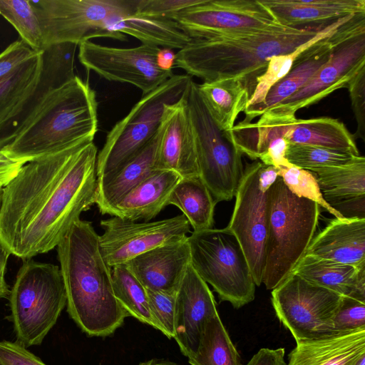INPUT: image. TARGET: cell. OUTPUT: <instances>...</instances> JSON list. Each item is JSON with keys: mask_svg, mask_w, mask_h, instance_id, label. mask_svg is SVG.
<instances>
[{"mask_svg": "<svg viewBox=\"0 0 365 365\" xmlns=\"http://www.w3.org/2000/svg\"><path fill=\"white\" fill-rule=\"evenodd\" d=\"M98 148L86 140L24 164L3 189L0 242L24 259L56 248L95 204Z\"/></svg>", "mask_w": 365, "mask_h": 365, "instance_id": "cell-1", "label": "cell"}, {"mask_svg": "<svg viewBox=\"0 0 365 365\" xmlns=\"http://www.w3.org/2000/svg\"><path fill=\"white\" fill-rule=\"evenodd\" d=\"M98 103L88 81L76 76L52 89L21 115L0 138L9 160L26 164L86 140L98 131Z\"/></svg>", "mask_w": 365, "mask_h": 365, "instance_id": "cell-2", "label": "cell"}, {"mask_svg": "<svg viewBox=\"0 0 365 365\" xmlns=\"http://www.w3.org/2000/svg\"><path fill=\"white\" fill-rule=\"evenodd\" d=\"M56 248L70 317L89 336L111 335L129 315L114 295L92 222L76 220Z\"/></svg>", "mask_w": 365, "mask_h": 365, "instance_id": "cell-3", "label": "cell"}, {"mask_svg": "<svg viewBox=\"0 0 365 365\" xmlns=\"http://www.w3.org/2000/svg\"><path fill=\"white\" fill-rule=\"evenodd\" d=\"M321 31L280 24L192 39L176 53L175 65L204 82L241 78L255 88L257 77L264 71L272 57L292 53Z\"/></svg>", "mask_w": 365, "mask_h": 365, "instance_id": "cell-4", "label": "cell"}, {"mask_svg": "<svg viewBox=\"0 0 365 365\" xmlns=\"http://www.w3.org/2000/svg\"><path fill=\"white\" fill-rule=\"evenodd\" d=\"M262 283L274 289L292 273L314 237L319 205L293 194L278 177L269 190Z\"/></svg>", "mask_w": 365, "mask_h": 365, "instance_id": "cell-5", "label": "cell"}, {"mask_svg": "<svg viewBox=\"0 0 365 365\" xmlns=\"http://www.w3.org/2000/svg\"><path fill=\"white\" fill-rule=\"evenodd\" d=\"M66 299L57 265L24 260L9 294L16 342L24 347L41 344L56 324Z\"/></svg>", "mask_w": 365, "mask_h": 365, "instance_id": "cell-6", "label": "cell"}, {"mask_svg": "<svg viewBox=\"0 0 365 365\" xmlns=\"http://www.w3.org/2000/svg\"><path fill=\"white\" fill-rule=\"evenodd\" d=\"M191 80L187 74H174L157 88L143 96L130 111L115 124L97 155L98 182L119 170L155 135L165 105L179 101Z\"/></svg>", "mask_w": 365, "mask_h": 365, "instance_id": "cell-7", "label": "cell"}, {"mask_svg": "<svg viewBox=\"0 0 365 365\" xmlns=\"http://www.w3.org/2000/svg\"><path fill=\"white\" fill-rule=\"evenodd\" d=\"M190 264L221 301L240 308L255 299V287L245 252L226 227L193 231L187 237Z\"/></svg>", "mask_w": 365, "mask_h": 365, "instance_id": "cell-8", "label": "cell"}, {"mask_svg": "<svg viewBox=\"0 0 365 365\" xmlns=\"http://www.w3.org/2000/svg\"><path fill=\"white\" fill-rule=\"evenodd\" d=\"M37 15L44 48L61 43L79 46L93 38L125 41L126 36L106 30L109 21L133 13L134 0L31 1Z\"/></svg>", "mask_w": 365, "mask_h": 365, "instance_id": "cell-9", "label": "cell"}, {"mask_svg": "<svg viewBox=\"0 0 365 365\" xmlns=\"http://www.w3.org/2000/svg\"><path fill=\"white\" fill-rule=\"evenodd\" d=\"M192 80L187 91L197 148L199 177L215 202L235 195L243 175L242 153L217 127Z\"/></svg>", "mask_w": 365, "mask_h": 365, "instance_id": "cell-10", "label": "cell"}, {"mask_svg": "<svg viewBox=\"0 0 365 365\" xmlns=\"http://www.w3.org/2000/svg\"><path fill=\"white\" fill-rule=\"evenodd\" d=\"M341 298L293 273L272 291L276 314L297 343L336 335L332 321Z\"/></svg>", "mask_w": 365, "mask_h": 365, "instance_id": "cell-11", "label": "cell"}, {"mask_svg": "<svg viewBox=\"0 0 365 365\" xmlns=\"http://www.w3.org/2000/svg\"><path fill=\"white\" fill-rule=\"evenodd\" d=\"M365 66V12L355 14L335 45L331 56L299 91L269 109L295 115L297 110L318 103L331 93L347 88Z\"/></svg>", "mask_w": 365, "mask_h": 365, "instance_id": "cell-12", "label": "cell"}, {"mask_svg": "<svg viewBox=\"0 0 365 365\" xmlns=\"http://www.w3.org/2000/svg\"><path fill=\"white\" fill-rule=\"evenodd\" d=\"M263 163L247 165L237 187L235 204L227 228L236 236L257 286L262 283L268 230L269 190L259 185Z\"/></svg>", "mask_w": 365, "mask_h": 365, "instance_id": "cell-13", "label": "cell"}, {"mask_svg": "<svg viewBox=\"0 0 365 365\" xmlns=\"http://www.w3.org/2000/svg\"><path fill=\"white\" fill-rule=\"evenodd\" d=\"M78 46L79 61L88 71L110 81L130 83L139 88L143 96L174 75L173 71L158 67L156 58L160 48L155 46L116 48L86 41Z\"/></svg>", "mask_w": 365, "mask_h": 365, "instance_id": "cell-14", "label": "cell"}, {"mask_svg": "<svg viewBox=\"0 0 365 365\" xmlns=\"http://www.w3.org/2000/svg\"><path fill=\"white\" fill-rule=\"evenodd\" d=\"M101 255L111 268L157 247L187 237L190 225L184 215L153 222H138L113 216L100 222Z\"/></svg>", "mask_w": 365, "mask_h": 365, "instance_id": "cell-15", "label": "cell"}, {"mask_svg": "<svg viewBox=\"0 0 365 365\" xmlns=\"http://www.w3.org/2000/svg\"><path fill=\"white\" fill-rule=\"evenodd\" d=\"M173 21L192 39L281 24L260 0H204L178 14Z\"/></svg>", "mask_w": 365, "mask_h": 365, "instance_id": "cell-16", "label": "cell"}, {"mask_svg": "<svg viewBox=\"0 0 365 365\" xmlns=\"http://www.w3.org/2000/svg\"><path fill=\"white\" fill-rule=\"evenodd\" d=\"M187 91V89L177 102L164 106L158 130L155 164V170H172L182 178L199 177L196 140L189 114Z\"/></svg>", "mask_w": 365, "mask_h": 365, "instance_id": "cell-17", "label": "cell"}, {"mask_svg": "<svg viewBox=\"0 0 365 365\" xmlns=\"http://www.w3.org/2000/svg\"><path fill=\"white\" fill-rule=\"evenodd\" d=\"M216 314L211 290L190 264L175 299L173 339L184 356L188 358L197 351L206 321Z\"/></svg>", "mask_w": 365, "mask_h": 365, "instance_id": "cell-18", "label": "cell"}, {"mask_svg": "<svg viewBox=\"0 0 365 365\" xmlns=\"http://www.w3.org/2000/svg\"><path fill=\"white\" fill-rule=\"evenodd\" d=\"M125 264L146 289L175 293L190 264L187 237L147 251Z\"/></svg>", "mask_w": 365, "mask_h": 365, "instance_id": "cell-19", "label": "cell"}, {"mask_svg": "<svg viewBox=\"0 0 365 365\" xmlns=\"http://www.w3.org/2000/svg\"><path fill=\"white\" fill-rule=\"evenodd\" d=\"M284 26L319 32L348 16L365 12V0H260Z\"/></svg>", "mask_w": 365, "mask_h": 365, "instance_id": "cell-20", "label": "cell"}, {"mask_svg": "<svg viewBox=\"0 0 365 365\" xmlns=\"http://www.w3.org/2000/svg\"><path fill=\"white\" fill-rule=\"evenodd\" d=\"M314 173L324 200L344 217H364L365 158L338 166L317 169Z\"/></svg>", "mask_w": 365, "mask_h": 365, "instance_id": "cell-21", "label": "cell"}, {"mask_svg": "<svg viewBox=\"0 0 365 365\" xmlns=\"http://www.w3.org/2000/svg\"><path fill=\"white\" fill-rule=\"evenodd\" d=\"M305 255L365 266V218L335 217L313 237Z\"/></svg>", "mask_w": 365, "mask_h": 365, "instance_id": "cell-22", "label": "cell"}, {"mask_svg": "<svg viewBox=\"0 0 365 365\" xmlns=\"http://www.w3.org/2000/svg\"><path fill=\"white\" fill-rule=\"evenodd\" d=\"M353 16L330 34L314 41L297 57L289 73L270 88L264 103L255 112L252 120L295 93L328 62Z\"/></svg>", "mask_w": 365, "mask_h": 365, "instance_id": "cell-23", "label": "cell"}, {"mask_svg": "<svg viewBox=\"0 0 365 365\" xmlns=\"http://www.w3.org/2000/svg\"><path fill=\"white\" fill-rule=\"evenodd\" d=\"M181 178L172 170H155L116 203L108 215L135 222H149L168 205L170 195Z\"/></svg>", "mask_w": 365, "mask_h": 365, "instance_id": "cell-24", "label": "cell"}, {"mask_svg": "<svg viewBox=\"0 0 365 365\" xmlns=\"http://www.w3.org/2000/svg\"><path fill=\"white\" fill-rule=\"evenodd\" d=\"M363 354L365 329L298 342L287 365H351Z\"/></svg>", "mask_w": 365, "mask_h": 365, "instance_id": "cell-25", "label": "cell"}, {"mask_svg": "<svg viewBox=\"0 0 365 365\" xmlns=\"http://www.w3.org/2000/svg\"><path fill=\"white\" fill-rule=\"evenodd\" d=\"M292 273L341 296L365 302V266L356 267L305 255Z\"/></svg>", "mask_w": 365, "mask_h": 365, "instance_id": "cell-26", "label": "cell"}, {"mask_svg": "<svg viewBox=\"0 0 365 365\" xmlns=\"http://www.w3.org/2000/svg\"><path fill=\"white\" fill-rule=\"evenodd\" d=\"M158 133L133 158L110 177L97 181L95 204L102 215L118 203L155 169Z\"/></svg>", "mask_w": 365, "mask_h": 365, "instance_id": "cell-27", "label": "cell"}, {"mask_svg": "<svg viewBox=\"0 0 365 365\" xmlns=\"http://www.w3.org/2000/svg\"><path fill=\"white\" fill-rule=\"evenodd\" d=\"M199 94L219 129L230 130L245 112L254 92L245 78H232L197 84Z\"/></svg>", "mask_w": 365, "mask_h": 365, "instance_id": "cell-28", "label": "cell"}, {"mask_svg": "<svg viewBox=\"0 0 365 365\" xmlns=\"http://www.w3.org/2000/svg\"><path fill=\"white\" fill-rule=\"evenodd\" d=\"M284 138L291 143L322 147L360 155L354 135L343 122L330 117L299 119L294 116Z\"/></svg>", "mask_w": 365, "mask_h": 365, "instance_id": "cell-29", "label": "cell"}, {"mask_svg": "<svg viewBox=\"0 0 365 365\" xmlns=\"http://www.w3.org/2000/svg\"><path fill=\"white\" fill-rule=\"evenodd\" d=\"M43 51L0 81V131L11 127L33 97L42 71Z\"/></svg>", "mask_w": 365, "mask_h": 365, "instance_id": "cell-30", "label": "cell"}, {"mask_svg": "<svg viewBox=\"0 0 365 365\" xmlns=\"http://www.w3.org/2000/svg\"><path fill=\"white\" fill-rule=\"evenodd\" d=\"M106 30L133 36L142 44L170 49L181 50L192 41L173 20L133 14L115 18L108 22Z\"/></svg>", "mask_w": 365, "mask_h": 365, "instance_id": "cell-31", "label": "cell"}, {"mask_svg": "<svg viewBox=\"0 0 365 365\" xmlns=\"http://www.w3.org/2000/svg\"><path fill=\"white\" fill-rule=\"evenodd\" d=\"M168 205L178 207L194 231L212 228L216 202L200 177L181 178Z\"/></svg>", "mask_w": 365, "mask_h": 365, "instance_id": "cell-32", "label": "cell"}, {"mask_svg": "<svg viewBox=\"0 0 365 365\" xmlns=\"http://www.w3.org/2000/svg\"><path fill=\"white\" fill-rule=\"evenodd\" d=\"M188 362L191 365H242L218 314L206 321L197 350L188 357Z\"/></svg>", "mask_w": 365, "mask_h": 365, "instance_id": "cell-33", "label": "cell"}, {"mask_svg": "<svg viewBox=\"0 0 365 365\" xmlns=\"http://www.w3.org/2000/svg\"><path fill=\"white\" fill-rule=\"evenodd\" d=\"M78 45L72 43L52 44L43 50V66L36 90L24 113L49 91L73 79L75 53Z\"/></svg>", "mask_w": 365, "mask_h": 365, "instance_id": "cell-34", "label": "cell"}, {"mask_svg": "<svg viewBox=\"0 0 365 365\" xmlns=\"http://www.w3.org/2000/svg\"><path fill=\"white\" fill-rule=\"evenodd\" d=\"M352 15L344 17L324 29L317 36L302 45L292 53L272 57L268 61L264 71L257 78L255 88L244 112L246 115L244 120L252 122L255 112L264 103L270 88L289 73L294 60L306 48L314 41L332 33L349 20Z\"/></svg>", "mask_w": 365, "mask_h": 365, "instance_id": "cell-35", "label": "cell"}, {"mask_svg": "<svg viewBox=\"0 0 365 365\" xmlns=\"http://www.w3.org/2000/svg\"><path fill=\"white\" fill-rule=\"evenodd\" d=\"M114 295L129 316L162 332L151 314L148 292L125 264L111 267Z\"/></svg>", "mask_w": 365, "mask_h": 365, "instance_id": "cell-36", "label": "cell"}, {"mask_svg": "<svg viewBox=\"0 0 365 365\" xmlns=\"http://www.w3.org/2000/svg\"><path fill=\"white\" fill-rule=\"evenodd\" d=\"M0 16L19 34L32 49H44L40 24L31 0H0Z\"/></svg>", "mask_w": 365, "mask_h": 365, "instance_id": "cell-37", "label": "cell"}, {"mask_svg": "<svg viewBox=\"0 0 365 365\" xmlns=\"http://www.w3.org/2000/svg\"><path fill=\"white\" fill-rule=\"evenodd\" d=\"M358 156L342 150L291 143H288L285 154L291 165L311 172L347 164Z\"/></svg>", "mask_w": 365, "mask_h": 365, "instance_id": "cell-38", "label": "cell"}, {"mask_svg": "<svg viewBox=\"0 0 365 365\" xmlns=\"http://www.w3.org/2000/svg\"><path fill=\"white\" fill-rule=\"evenodd\" d=\"M278 176L282 179L287 187L297 197L315 202L335 217H344L324 200L312 172L291 165L279 169Z\"/></svg>", "mask_w": 365, "mask_h": 365, "instance_id": "cell-39", "label": "cell"}, {"mask_svg": "<svg viewBox=\"0 0 365 365\" xmlns=\"http://www.w3.org/2000/svg\"><path fill=\"white\" fill-rule=\"evenodd\" d=\"M361 329H365V302L342 296L333 318V332L339 334Z\"/></svg>", "mask_w": 365, "mask_h": 365, "instance_id": "cell-40", "label": "cell"}, {"mask_svg": "<svg viewBox=\"0 0 365 365\" xmlns=\"http://www.w3.org/2000/svg\"><path fill=\"white\" fill-rule=\"evenodd\" d=\"M204 0H134L133 14L173 20L184 10L202 4Z\"/></svg>", "mask_w": 365, "mask_h": 365, "instance_id": "cell-41", "label": "cell"}, {"mask_svg": "<svg viewBox=\"0 0 365 365\" xmlns=\"http://www.w3.org/2000/svg\"><path fill=\"white\" fill-rule=\"evenodd\" d=\"M149 307L152 316L169 339L174 338L175 293L147 289Z\"/></svg>", "mask_w": 365, "mask_h": 365, "instance_id": "cell-42", "label": "cell"}, {"mask_svg": "<svg viewBox=\"0 0 365 365\" xmlns=\"http://www.w3.org/2000/svg\"><path fill=\"white\" fill-rule=\"evenodd\" d=\"M38 52L32 49L22 40L16 41L9 45L0 53V81L15 73Z\"/></svg>", "mask_w": 365, "mask_h": 365, "instance_id": "cell-43", "label": "cell"}, {"mask_svg": "<svg viewBox=\"0 0 365 365\" xmlns=\"http://www.w3.org/2000/svg\"><path fill=\"white\" fill-rule=\"evenodd\" d=\"M357 123L354 138L365 140V66L349 82L347 88Z\"/></svg>", "mask_w": 365, "mask_h": 365, "instance_id": "cell-44", "label": "cell"}, {"mask_svg": "<svg viewBox=\"0 0 365 365\" xmlns=\"http://www.w3.org/2000/svg\"><path fill=\"white\" fill-rule=\"evenodd\" d=\"M0 360L4 365H46L16 341H0Z\"/></svg>", "mask_w": 365, "mask_h": 365, "instance_id": "cell-45", "label": "cell"}, {"mask_svg": "<svg viewBox=\"0 0 365 365\" xmlns=\"http://www.w3.org/2000/svg\"><path fill=\"white\" fill-rule=\"evenodd\" d=\"M285 350L283 348L276 349H260L246 365H286L284 361Z\"/></svg>", "mask_w": 365, "mask_h": 365, "instance_id": "cell-46", "label": "cell"}, {"mask_svg": "<svg viewBox=\"0 0 365 365\" xmlns=\"http://www.w3.org/2000/svg\"><path fill=\"white\" fill-rule=\"evenodd\" d=\"M24 163L11 161L0 166V207L1 205L3 189L9 182L17 174Z\"/></svg>", "mask_w": 365, "mask_h": 365, "instance_id": "cell-47", "label": "cell"}, {"mask_svg": "<svg viewBox=\"0 0 365 365\" xmlns=\"http://www.w3.org/2000/svg\"><path fill=\"white\" fill-rule=\"evenodd\" d=\"M11 252L0 242V298L9 297L10 289L5 280L6 264Z\"/></svg>", "mask_w": 365, "mask_h": 365, "instance_id": "cell-48", "label": "cell"}, {"mask_svg": "<svg viewBox=\"0 0 365 365\" xmlns=\"http://www.w3.org/2000/svg\"><path fill=\"white\" fill-rule=\"evenodd\" d=\"M176 53L168 48H160L157 54L156 62L158 67L166 71H172L175 64Z\"/></svg>", "mask_w": 365, "mask_h": 365, "instance_id": "cell-49", "label": "cell"}, {"mask_svg": "<svg viewBox=\"0 0 365 365\" xmlns=\"http://www.w3.org/2000/svg\"><path fill=\"white\" fill-rule=\"evenodd\" d=\"M351 365H365V354L358 356Z\"/></svg>", "mask_w": 365, "mask_h": 365, "instance_id": "cell-50", "label": "cell"}, {"mask_svg": "<svg viewBox=\"0 0 365 365\" xmlns=\"http://www.w3.org/2000/svg\"><path fill=\"white\" fill-rule=\"evenodd\" d=\"M152 365H177L173 362L165 361V360H159V359H153Z\"/></svg>", "mask_w": 365, "mask_h": 365, "instance_id": "cell-51", "label": "cell"}, {"mask_svg": "<svg viewBox=\"0 0 365 365\" xmlns=\"http://www.w3.org/2000/svg\"><path fill=\"white\" fill-rule=\"evenodd\" d=\"M12 160H9V158H7L4 154L1 151V149H0V166L1 165H4L9 162H11Z\"/></svg>", "mask_w": 365, "mask_h": 365, "instance_id": "cell-52", "label": "cell"}, {"mask_svg": "<svg viewBox=\"0 0 365 365\" xmlns=\"http://www.w3.org/2000/svg\"><path fill=\"white\" fill-rule=\"evenodd\" d=\"M153 359L140 363L138 365H152Z\"/></svg>", "mask_w": 365, "mask_h": 365, "instance_id": "cell-53", "label": "cell"}, {"mask_svg": "<svg viewBox=\"0 0 365 365\" xmlns=\"http://www.w3.org/2000/svg\"><path fill=\"white\" fill-rule=\"evenodd\" d=\"M0 365H4V364L2 363V361L0 360Z\"/></svg>", "mask_w": 365, "mask_h": 365, "instance_id": "cell-54", "label": "cell"}]
</instances>
